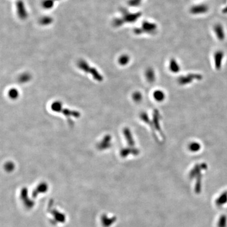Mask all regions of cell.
<instances>
[{
	"label": "cell",
	"instance_id": "1",
	"mask_svg": "<svg viewBox=\"0 0 227 227\" xmlns=\"http://www.w3.org/2000/svg\"><path fill=\"white\" fill-rule=\"evenodd\" d=\"M51 108L52 111L57 113H62L65 116L68 117H74L78 118L81 116L80 113L77 111H72L66 108H63L62 105L60 102H55L53 103V104L52 105Z\"/></svg>",
	"mask_w": 227,
	"mask_h": 227
},
{
	"label": "cell",
	"instance_id": "2",
	"mask_svg": "<svg viewBox=\"0 0 227 227\" xmlns=\"http://www.w3.org/2000/svg\"><path fill=\"white\" fill-rule=\"evenodd\" d=\"M79 67L81 70L84 71L86 73H89L92 75L93 78L96 81H102L103 80V77L102 75L100 74L96 68L94 67H91L88 65L87 62L84 60H81L79 63Z\"/></svg>",
	"mask_w": 227,
	"mask_h": 227
},
{
	"label": "cell",
	"instance_id": "3",
	"mask_svg": "<svg viewBox=\"0 0 227 227\" xmlns=\"http://www.w3.org/2000/svg\"><path fill=\"white\" fill-rule=\"evenodd\" d=\"M141 29H137L135 31V32L138 34L140 33L146 32L147 33H153L156 30L157 26L154 24L150 23L148 22H145L142 25Z\"/></svg>",
	"mask_w": 227,
	"mask_h": 227
},
{
	"label": "cell",
	"instance_id": "4",
	"mask_svg": "<svg viewBox=\"0 0 227 227\" xmlns=\"http://www.w3.org/2000/svg\"><path fill=\"white\" fill-rule=\"evenodd\" d=\"M208 11V7L204 4L198 5L191 7L190 12L194 14H200L205 13Z\"/></svg>",
	"mask_w": 227,
	"mask_h": 227
},
{
	"label": "cell",
	"instance_id": "5",
	"mask_svg": "<svg viewBox=\"0 0 227 227\" xmlns=\"http://www.w3.org/2000/svg\"><path fill=\"white\" fill-rule=\"evenodd\" d=\"M214 31L215 35L219 40L223 41L225 38V33L223 26L220 24H217L214 26Z\"/></svg>",
	"mask_w": 227,
	"mask_h": 227
},
{
	"label": "cell",
	"instance_id": "6",
	"mask_svg": "<svg viewBox=\"0 0 227 227\" xmlns=\"http://www.w3.org/2000/svg\"><path fill=\"white\" fill-rule=\"evenodd\" d=\"M227 203V191L222 192L216 199L215 204L218 207L223 206Z\"/></svg>",
	"mask_w": 227,
	"mask_h": 227
},
{
	"label": "cell",
	"instance_id": "7",
	"mask_svg": "<svg viewBox=\"0 0 227 227\" xmlns=\"http://www.w3.org/2000/svg\"><path fill=\"white\" fill-rule=\"evenodd\" d=\"M139 16H140V13L132 14V13H130L129 12H126L124 14V16H123L124 20L122 21V24H123L124 22H135L136 20H137Z\"/></svg>",
	"mask_w": 227,
	"mask_h": 227
},
{
	"label": "cell",
	"instance_id": "8",
	"mask_svg": "<svg viewBox=\"0 0 227 227\" xmlns=\"http://www.w3.org/2000/svg\"><path fill=\"white\" fill-rule=\"evenodd\" d=\"M111 137L109 136H106L104 138L100 144L98 145V148L100 150H104L105 149L108 148L110 147L111 145Z\"/></svg>",
	"mask_w": 227,
	"mask_h": 227
},
{
	"label": "cell",
	"instance_id": "9",
	"mask_svg": "<svg viewBox=\"0 0 227 227\" xmlns=\"http://www.w3.org/2000/svg\"><path fill=\"white\" fill-rule=\"evenodd\" d=\"M17 12L19 16L22 19H25L27 16V13L26 11L23 3L22 1H19L17 3Z\"/></svg>",
	"mask_w": 227,
	"mask_h": 227
},
{
	"label": "cell",
	"instance_id": "10",
	"mask_svg": "<svg viewBox=\"0 0 227 227\" xmlns=\"http://www.w3.org/2000/svg\"><path fill=\"white\" fill-rule=\"evenodd\" d=\"M223 55L224 54L222 51H217L215 53V65L217 67H220L222 59L223 57Z\"/></svg>",
	"mask_w": 227,
	"mask_h": 227
},
{
	"label": "cell",
	"instance_id": "11",
	"mask_svg": "<svg viewBox=\"0 0 227 227\" xmlns=\"http://www.w3.org/2000/svg\"><path fill=\"white\" fill-rule=\"evenodd\" d=\"M217 227H227V216L225 214L220 215L218 219Z\"/></svg>",
	"mask_w": 227,
	"mask_h": 227
},
{
	"label": "cell",
	"instance_id": "12",
	"mask_svg": "<svg viewBox=\"0 0 227 227\" xmlns=\"http://www.w3.org/2000/svg\"><path fill=\"white\" fill-rule=\"evenodd\" d=\"M19 92L15 88H12L9 92V97L13 100L16 99L19 96Z\"/></svg>",
	"mask_w": 227,
	"mask_h": 227
},
{
	"label": "cell",
	"instance_id": "13",
	"mask_svg": "<svg viewBox=\"0 0 227 227\" xmlns=\"http://www.w3.org/2000/svg\"><path fill=\"white\" fill-rule=\"evenodd\" d=\"M170 68L173 72H177L179 70V65L175 60H172L170 63Z\"/></svg>",
	"mask_w": 227,
	"mask_h": 227
},
{
	"label": "cell",
	"instance_id": "14",
	"mask_svg": "<svg viewBox=\"0 0 227 227\" xmlns=\"http://www.w3.org/2000/svg\"><path fill=\"white\" fill-rule=\"evenodd\" d=\"M154 96V98H155V100H157L162 101V100H164V94L162 93V91L158 90V91H156L155 92Z\"/></svg>",
	"mask_w": 227,
	"mask_h": 227
},
{
	"label": "cell",
	"instance_id": "15",
	"mask_svg": "<svg viewBox=\"0 0 227 227\" xmlns=\"http://www.w3.org/2000/svg\"><path fill=\"white\" fill-rule=\"evenodd\" d=\"M130 60V58L127 55H123L119 60V63L122 65H126Z\"/></svg>",
	"mask_w": 227,
	"mask_h": 227
},
{
	"label": "cell",
	"instance_id": "16",
	"mask_svg": "<svg viewBox=\"0 0 227 227\" xmlns=\"http://www.w3.org/2000/svg\"><path fill=\"white\" fill-rule=\"evenodd\" d=\"M30 75L28 74H24L20 77L19 81H21V83H25L30 79Z\"/></svg>",
	"mask_w": 227,
	"mask_h": 227
},
{
	"label": "cell",
	"instance_id": "17",
	"mask_svg": "<svg viewBox=\"0 0 227 227\" xmlns=\"http://www.w3.org/2000/svg\"><path fill=\"white\" fill-rule=\"evenodd\" d=\"M189 149L190 151H192V152H196L197 151L199 150V145L196 143H194L190 145Z\"/></svg>",
	"mask_w": 227,
	"mask_h": 227
},
{
	"label": "cell",
	"instance_id": "18",
	"mask_svg": "<svg viewBox=\"0 0 227 227\" xmlns=\"http://www.w3.org/2000/svg\"><path fill=\"white\" fill-rule=\"evenodd\" d=\"M105 219H105L104 223L106 226H111L116 221V218H115V217L108 218L106 217Z\"/></svg>",
	"mask_w": 227,
	"mask_h": 227
},
{
	"label": "cell",
	"instance_id": "19",
	"mask_svg": "<svg viewBox=\"0 0 227 227\" xmlns=\"http://www.w3.org/2000/svg\"><path fill=\"white\" fill-rule=\"evenodd\" d=\"M56 0H47V1H45L43 2V6L45 8L49 9L52 7L53 5L54 2Z\"/></svg>",
	"mask_w": 227,
	"mask_h": 227
},
{
	"label": "cell",
	"instance_id": "20",
	"mask_svg": "<svg viewBox=\"0 0 227 227\" xmlns=\"http://www.w3.org/2000/svg\"><path fill=\"white\" fill-rule=\"evenodd\" d=\"M141 1V0H130L129 4L132 6H137L139 4Z\"/></svg>",
	"mask_w": 227,
	"mask_h": 227
},
{
	"label": "cell",
	"instance_id": "21",
	"mask_svg": "<svg viewBox=\"0 0 227 227\" xmlns=\"http://www.w3.org/2000/svg\"><path fill=\"white\" fill-rule=\"evenodd\" d=\"M5 167H6V168H7V170H9H9H12L13 168V164H12V163L9 162L8 164H6Z\"/></svg>",
	"mask_w": 227,
	"mask_h": 227
},
{
	"label": "cell",
	"instance_id": "22",
	"mask_svg": "<svg viewBox=\"0 0 227 227\" xmlns=\"http://www.w3.org/2000/svg\"><path fill=\"white\" fill-rule=\"evenodd\" d=\"M223 13H227V7L223 9Z\"/></svg>",
	"mask_w": 227,
	"mask_h": 227
}]
</instances>
